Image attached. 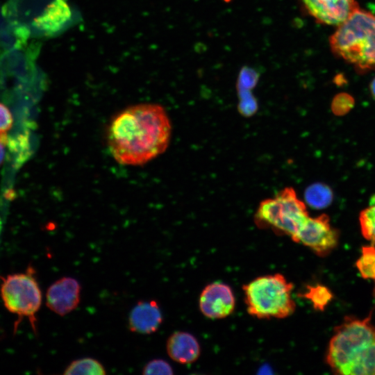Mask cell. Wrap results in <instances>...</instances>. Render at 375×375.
<instances>
[{"mask_svg": "<svg viewBox=\"0 0 375 375\" xmlns=\"http://www.w3.org/2000/svg\"><path fill=\"white\" fill-rule=\"evenodd\" d=\"M172 125L165 108L156 103L131 106L111 120L107 142L114 159L122 165H141L168 147Z\"/></svg>", "mask_w": 375, "mask_h": 375, "instance_id": "6da1fadb", "label": "cell"}, {"mask_svg": "<svg viewBox=\"0 0 375 375\" xmlns=\"http://www.w3.org/2000/svg\"><path fill=\"white\" fill-rule=\"evenodd\" d=\"M326 362L337 374L375 375V326L369 317H348L335 328Z\"/></svg>", "mask_w": 375, "mask_h": 375, "instance_id": "7a4b0ae2", "label": "cell"}, {"mask_svg": "<svg viewBox=\"0 0 375 375\" xmlns=\"http://www.w3.org/2000/svg\"><path fill=\"white\" fill-rule=\"evenodd\" d=\"M332 52L359 73L375 71V15L358 8L330 38Z\"/></svg>", "mask_w": 375, "mask_h": 375, "instance_id": "3957f363", "label": "cell"}, {"mask_svg": "<svg viewBox=\"0 0 375 375\" xmlns=\"http://www.w3.org/2000/svg\"><path fill=\"white\" fill-rule=\"evenodd\" d=\"M292 283L281 274L260 276L242 286L248 313L258 319H283L292 315L296 303Z\"/></svg>", "mask_w": 375, "mask_h": 375, "instance_id": "277c9868", "label": "cell"}, {"mask_svg": "<svg viewBox=\"0 0 375 375\" xmlns=\"http://www.w3.org/2000/svg\"><path fill=\"white\" fill-rule=\"evenodd\" d=\"M308 217L305 203L292 188L287 187L274 197L260 203L254 222L260 228H270L276 234L289 236L293 241Z\"/></svg>", "mask_w": 375, "mask_h": 375, "instance_id": "5b68a950", "label": "cell"}, {"mask_svg": "<svg viewBox=\"0 0 375 375\" xmlns=\"http://www.w3.org/2000/svg\"><path fill=\"white\" fill-rule=\"evenodd\" d=\"M34 274L31 266L26 272L1 278L0 294L6 308L20 319L26 317L35 331V315L40 308L42 297Z\"/></svg>", "mask_w": 375, "mask_h": 375, "instance_id": "8992f818", "label": "cell"}, {"mask_svg": "<svg viewBox=\"0 0 375 375\" xmlns=\"http://www.w3.org/2000/svg\"><path fill=\"white\" fill-rule=\"evenodd\" d=\"M338 231L330 224L326 215L308 217L300 228L293 242L310 248L319 256H326L338 243Z\"/></svg>", "mask_w": 375, "mask_h": 375, "instance_id": "52a82bcc", "label": "cell"}, {"mask_svg": "<svg viewBox=\"0 0 375 375\" xmlns=\"http://www.w3.org/2000/svg\"><path fill=\"white\" fill-rule=\"evenodd\" d=\"M199 310L209 319H222L230 315L235 307V299L231 288L222 282L207 285L199 300Z\"/></svg>", "mask_w": 375, "mask_h": 375, "instance_id": "ba28073f", "label": "cell"}, {"mask_svg": "<svg viewBox=\"0 0 375 375\" xmlns=\"http://www.w3.org/2000/svg\"><path fill=\"white\" fill-rule=\"evenodd\" d=\"M306 11L320 24L338 26L359 8L356 0H301Z\"/></svg>", "mask_w": 375, "mask_h": 375, "instance_id": "9c48e42d", "label": "cell"}, {"mask_svg": "<svg viewBox=\"0 0 375 375\" xmlns=\"http://www.w3.org/2000/svg\"><path fill=\"white\" fill-rule=\"evenodd\" d=\"M81 285L72 277H62L53 283L46 293L47 307L56 314L64 316L75 310L81 299Z\"/></svg>", "mask_w": 375, "mask_h": 375, "instance_id": "30bf717a", "label": "cell"}, {"mask_svg": "<svg viewBox=\"0 0 375 375\" xmlns=\"http://www.w3.org/2000/svg\"><path fill=\"white\" fill-rule=\"evenodd\" d=\"M71 17L72 10L66 0H53L33 19L31 24L43 35H51L62 30Z\"/></svg>", "mask_w": 375, "mask_h": 375, "instance_id": "8fae6325", "label": "cell"}, {"mask_svg": "<svg viewBox=\"0 0 375 375\" xmlns=\"http://www.w3.org/2000/svg\"><path fill=\"white\" fill-rule=\"evenodd\" d=\"M162 320L161 310L156 301H140L131 310L128 326L133 332L151 334L159 328Z\"/></svg>", "mask_w": 375, "mask_h": 375, "instance_id": "7c38bea8", "label": "cell"}, {"mask_svg": "<svg viewBox=\"0 0 375 375\" xmlns=\"http://www.w3.org/2000/svg\"><path fill=\"white\" fill-rule=\"evenodd\" d=\"M166 349L170 358L180 364L192 363L201 353L197 338L185 331L174 332L167 339Z\"/></svg>", "mask_w": 375, "mask_h": 375, "instance_id": "4fadbf2b", "label": "cell"}, {"mask_svg": "<svg viewBox=\"0 0 375 375\" xmlns=\"http://www.w3.org/2000/svg\"><path fill=\"white\" fill-rule=\"evenodd\" d=\"M304 196L307 203L317 209L327 207L333 200V192L331 188L321 183H315L308 187Z\"/></svg>", "mask_w": 375, "mask_h": 375, "instance_id": "5bb4252c", "label": "cell"}, {"mask_svg": "<svg viewBox=\"0 0 375 375\" xmlns=\"http://www.w3.org/2000/svg\"><path fill=\"white\" fill-rule=\"evenodd\" d=\"M63 374L65 375H104L106 372L104 366L98 360L92 358H82L70 362Z\"/></svg>", "mask_w": 375, "mask_h": 375, "instance_id": "9a60e30c", "label": "cell"}, {"mask_svg": "<svg viewBox=\"0 0 375 375\" xmlns=\"http://www.w3.org/2000/svg\"><path fill=\"white\" fill-rule=\"evenodd\" d=\"M299 295L310 301L318 310H323L332 299L330 290L322 285H308L304 292Z\"/></svg>", "mask_w": 375, "mask_h": 375, "instance_id": "2e32d148", "label": "cell"}, {"mask_svg": "<svg viewBox=\"0 0 375 375\" xmlns=\"http://www.w3.org/2000/svg\"><path fill=\"white\" fill-rule=\"evenodd\" d=\"M359 221L363 237L374 244L375 243V203L360 212Z\"/></svg>", "mask_w": 375, "mask_h": 375, "instance_id": "e0dca14e", "label": "cell"}, {"mask_svg": "<svg viewBox=\"0 0 375 375\" xmlns=\"http://www.w3.org/2000/svg\"><path fill=\"white\" fill-rule=\"evenodd\" d=\"M375 263V246H365L362 249V253L356 262L357 268L364 278L372 277V268Z\"/></svg>", "mask_w": 375, "mask_h": 375, "instance_id": "ac0fdd59", "label": "cell"}, {"mask_svg": "<svg viewBox=\"0 0 375 375\" xmlns=\"http://www.w3.org/2000/svg\"><path fill=\"white\" fill-rule=\"evenodd\" d=\"M353 97L348 93L338 94L331 103V110L337 116H342L348 113L354 106Z\"/></svg>", "mask_w": 375, "mask_h": 375, "instance_id": "d6986e66", "label": "cell"}, {"mask_svg": "<svg viewBox=\"0 0 375 375\" xmlns=\"http://www.w3.org/2000/svg\"><path fill=\"white\" fill-rule=\"evenodd\" d=\"M172 366L162 359H153L143 367V374H172Z\"/></svg>", "mask_w": 375, "mask_h": 375, "instance_id": "ffe728a7", "label": "cell"}, {"mask_svg": "<svg viewBox=\"0 0 375 375\" xmlns=\"http://www.w3.org/2000/svg\"><path fill=\"white\" fill-rule=\"evenodd\" d=\"M13 118L9 109L0 103V133H6L12 126Z\"/></svg>", "mask_w": 375, "mask_h": 375, "instance_id": "44dd1931", "label": "cell"}, {"mask_svg": "<svg viewBox=\"0 0 375 375\" xmlns=\"http://www.w3.org/2000/svg\"><path fill=\"white\" fill-rule=\"evenodd\" d=\"M369 89L371 94L375 100V77L372 80L370 83Z\"/></svg>", "mask_w": 375, "mask_h": 375, "instance_id": "7402d4cb", "label": "cell"}, {"mask_svg": "<svg viewBox=\"0 0 375 375\" xmlns=\"http://www.w3.org/2000/svg\"><path fill=\"white\" fill-rule=\"evenodd\" d=\"M5 156L4 147L3 144L0 142V165L2 164Z\"/></svg>", "mask_w": 375, "mask_h": 375, "instance_id": "603a6c76", "label": "cell"}, {"mask_svg": "<svg viewBox=\"0 0 375 375\" xmlns=\"http://www.w3.org/2000/svg\"><path fill=\"white\" fill-rule=\"evenodd\" d=\"M372 279H374L375 280V263L373 266V268H372Z\"/></svg>", "mask_w": 375, "mask_h": 375, "instance_id": "cb8c5ba5", "label": "cell"}, {"mask_svg": "<svg viewBox=\"0 0 375 375\" xmlns=\"http://www.w3.org/2000/svg\"><path fill=\"white\" fill-rule=\"evenodd\" d=\"M374 296H375V290H374Z\"/></svg>", "mask_w": 375, "mask_h": 375, "instance_id": "d4e9b609", "label": "cell"}]
</instances>
